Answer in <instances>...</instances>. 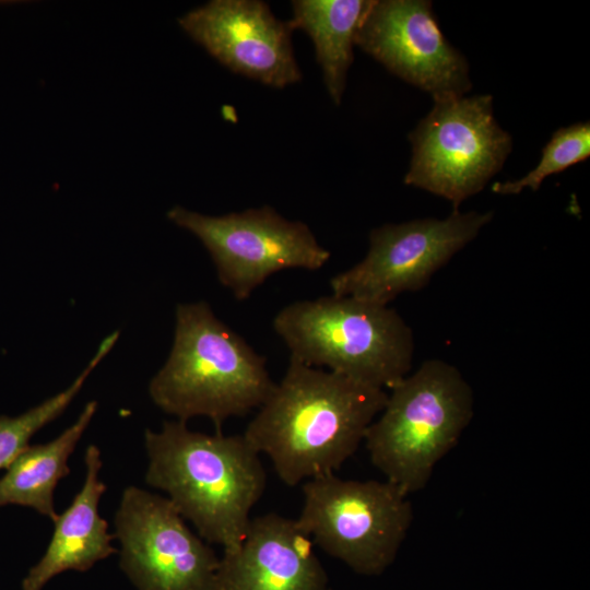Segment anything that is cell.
<instances>
[{"mask_svg": "<svg viewBox=\"0 0 590 590\" xmlns=\"http://www.w3.org/2000/svg\"><path fill=\"white\" fill-rule=\"evenodd\" d=\"M384 389L290 357L284 376L244 436L295 486L334 474L364 441L387 401Z\"/></svg>", "mask_w": 590, "mask_h": 590, "instance_id": "6da1fadb", "label": "cell"}, {"mask_svg": "<svg viewBox=\"0 0 590 590\" xmlns=\"http://www.w3.org/2000/svg\"><path fill=\"white\" fill-rule=\"evenodd\" d=\"M144 448L145 483L165 492L206 543L236 551L267 485L259 453L244 434H205L166 421L161 430L145 429Z\"/></svg>", "mask_w": 590, "mask_h": 590, "instance_id": "7a4b0ae2", "label": "cell"}, {"mask_svg": "<svg viewBox=\"0 0 590 590\" xmlns=\"http://www.w3.org/2000/svg\"><path fill=\"white\" fill-rule=\"evenodd\" d=\"M274 384L266 358L197 302L177 305L173 346L149 394L178 421L204 416L221 432L227 418L259 409Z\"/></svg>", "mask_w": 590, "mask_h": 590, "instance_id": "3957f363", "label": "cell"}, {"mask_svg": "<svg viewBox=\"0 0 590 590\" xmlns=\"http://www.w3.org/2000/svg\"><path fill=\"white\" fill-rule=\"evenodd\" d=\"M273 329L291 357L311 367L384 390L410 374L412 329L386 305L332 294L297 300L275 315Z\"/></svg>", "mask_w": 590, "mask_h": 590, "instance_id": "277c9868", "label": "cell"}, {"mask_svg": "<svg viewBox=\"0 0 590 590\" xmlns=\"http://www.w3.org/2000/svg\"><path fill=\"white\" fill-rule=\"evenodd\" d=\"M474 413L473 390L460 370L425 361L390 389L364 442L371 463L406 495L423 489L458 444Z\"/></svg>", "mask_w": 590, "mask_h": 590, "instance_id": "5b68a950", "label": "cell"}, {"mask_svg": "<svg viewBox=\"0 0 590 590\" xmlns=\"http://www.w3.org/2000/svg\"><path fill=\"white\" fill-rule=\"evenodd\" d=\"M300 529L354 571L381 574L396 558L413 520L409 495L391 482L329 474L303 485Z\"/></svg>", "mask_w": 590, "mask_h": 590, "instance_id": "8992f818", "label": "cell"}, {"mask_svg": "<svg viewBox=\"0 0 590 590\" xmlns=\"http://www.w3.org/2000/svg\"><path fill=\"white\" fill-rule=\"evenodd\" d=\"M409 139L412 157L404 184L449 200L453 211L486 186L512 149L488 94L434 101Z\"/></svg>", "mask_w": 590, "mask_h": 590, "instance_id": "52a82bcc", "label": "cell"}, {"mask_svg": "<svg viewBox=\"0 0 590 590\" xmlns=\"http://www.w3.org/2000/svg\"><path fill=\"white\" fill-rule=\"evenodd\" d=\"M167 217L203 244L217 279L238 300L273 273L286 269L315 271L330 259L310 228L290 221L264 205L219 216L204 215L176 205Z\"/></svg>", "mask_w": 590, "mask_h": 590, "instance_id": "ba28073f", "label": "cell"}, {"mask_svg": "<svg viewBox=\"0 0 590 590\" xmlns=\"http://www.w3.org/2000/svg\"><path fill=\"white\" fill-rule=\"evenodd\" d=\"M492 217V212L452 211L444 220L430 217L377 227L369 234L364 259L330 280L332 295L387 306L401 293L418 291Z\"/></svg>", "mask_w": 590, "mask_h": 590, "instance_id": "9c48e42d", "label": "cell"}, {"mask_svg": "<svg viewBox=\"0 0 590 590\" xmlns=\"http://www.w3.org/2000/svg\"><path fill=\"white\" fill-rule=\"evenodd\" d=\"M114 526L120 567L138 590H214L220 557L166 497L126 487Z\"/></svg>", "mask_w": 590, "mask_h": 590, "instance_id": "30bf717a", "label": "cell"}, {"mask_svg": "<svg viewBox=\"0 0 590 590\" xmlns=\"http://www.w3.org/2000/svg\"><path fill=\"white\" fill-rule=\"evenodd\" d=\"M355 45L434 101L464 96L472 87L469 64L444 36L430 1L371 0Z\"/></svg>", "mask_w": 590, "mask_h": 590, "instance_id": "8fae6325", "label": "cell"}, {"mask_svg": "<svg viewBox=\"0 0 590 590\" xmlns=\"http://www.w3.org/2000/svg\"><path fill=\"white\" fill-rule=\"evenodd\" d=\"M180 27L233 72L276 88L302 73L292 47L293 28L259 0H212L181 17Z\"/></svg>", "mask_w": 590, "mask_h": 590, "instance_id": "7c38bea8", "label": "cell"}, {"mask_svg": "<svg viewBox=\"0 0 590 590\" xmlns=\"http://www.w3.org/2000/svg\"><path fill=\"white\" fill-rule=\"evenodd\" d=\"M312 544L296 519L258 516L239 547L220 557L214 590H329Z\"/></svg>", "mask_w": 590, "mask_h": 590, "instance_id": "4fadbf2b", "label": "cell"}, {"mask_svg": "<svg viewBox=\"0 0 590 590\" xmlns=\"http://www.w3.org/2000/svg\"><path fill=\"white\" fill-rule=\"evenodd\" d=\"M84 464L81 489L52 521L50 542L23 579L21 590H43L55 576L68 570L86 571L117 552L113 545L115 535L109 533L108 523L98 511L106 485L99 477L103 461L95 445L86 448Z\"/></svg>", "mask_w": 590, "mask_h": 590, "instance_id": "5bb4252c", "label": "cell"}, {"mask_svg": "<svg viewBox=\"0 0 590 590\" xmlns=\"http://www.w3.org/2000/svg\"><path fill=\"white\" fill-rule=\"evenodd\" d=\"M97 410L88 401L78 418L55 439L25 447L0 477V507L19 505L33 508L54 521L57 517L54 493L70 473L68 460Z\"/></svg>", "mask_w": 590, "mask_h": 590, "instance_id": "9a60e30c", "label": "cell"}, {"mask_svg": "<svg viewBox=\"0 0 590 590\" xmlns=\"http://www.w3.org/2000/svg\"><path fill=\"white\" fill-rule=\"evenodd\" d=\"M371 0H296L292 2L294 30L311 38L323 82L334 104L339 105L353 61V46L358 27Z\"/></svg>", "mask_w": 590, "mask_h": 590, "instance_id": "2e32d148", "label": "cell"}, {"mask_svg": "<svg viewBox=\"0 0 590 590\" xmlns=\"http://www.w3.org/2000/svg\"><path fill=\"white\" fill-rule=\"evenodd\" d=\"M119 331L107 335L98 345L93 358L88 362L72 384L59 393L46 399L40 404L17 416H0V470L30 444V439L44 426L59 417L82 389L88 376L114 347Z\"/></svg>", "mask_w": 590, "mask_h": 590, "instance_id": "e0dca14e", "label": "cell"}, {"mask_svg": "<svg viewBox=\"0 0 590 590\" xmlns=\"http://www.w3.org/2000/svg\"><path fill=\"white\" fill-rule=\"evenodd\" d=\"M589 156V121L559 128L543 148L541 158L532 170L517 180L495 182L492 191L499 194H518L524 188L536 191L547 176L562 173Z\"/></svg>", "mask_w": 590, "mask_h": 590, "instance_id": "ac0fdd59", "label": "cell"}]
</instances>
